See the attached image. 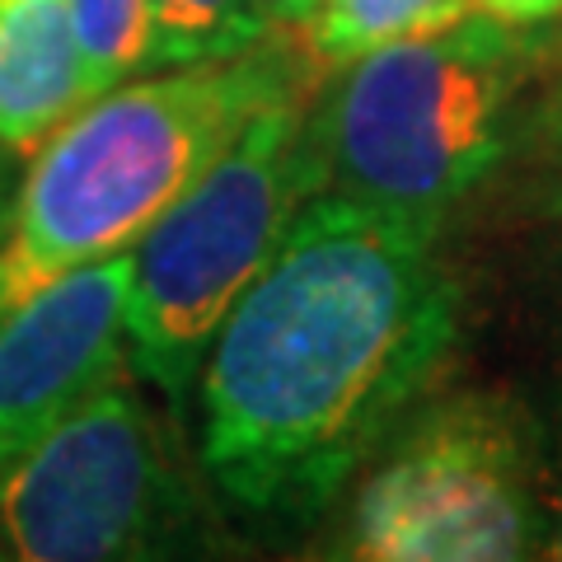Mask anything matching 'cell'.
Here are the masks:
<instances>
[{
	"label": "cell",
	"instance_id": "9a60e30c",
	"mask_svg": "<svg viewBox=\"0 0 562 562\" xmlns=\"http://www.w3.org/2000/svg\"><path fill=\"white\" fill-rule=\"evenodd\" d=\"M549 558H562V487H558V502H553V535H549Z\"/></svg>",
	"mask_w": 562,
	"mask_h": 562
},
{
	"label": "cell",
	"instance_id": "8992f818",
	"mask_svg": "<svg viewBox=\"0 0 562 562\" xmlns=\"http://www.w3.org/2000/svg\"><path fill=\"white\" fill-rule=\"evenodd\" d=\"M539 506L516 427L492 403L431 408L361 483L347 558L506 562L535 553Z\"/></svg>",
	"mask_w": 562,
	"mask_h": 562
},
{
	"label": "cell",
	"instance_id": "6da1fadb",
	"mask_svg": "<svg viewBox=\"0 0 562 562\" xmlns=\"http://www.w3.org/2000/svg\"><path fill=\"white\" fill-rule=\"evenodd\" d=\"M436 221L314 192L216 328L202 464L254 516H314L441 366L454 286Z\"/></svg>",
	"mask_w": 562,
	"mask_h": 562
},
{
	"label": "cell",
	"instance_id": "4fadbf2b",
	"mask_svg": "<svg viewBox=\"0 0 562 562\" xmlns=\"http://www.w3.org/2000/svg\"><path fill=\"white\" fill-rule=\"evenodd\" d=\"M314 10H319V0H262V14H268L272 29H295L301 33L314 20Z\"/></svg>",
	"mask_w": 562,
	"mask_h": 562
},
{
	"label": "cell",
	"instance_id": "30bf717a",
	"mask_svg": "<svg viewBox=\"0 0 562 562\" xmlns=\"http://www.w3.org/2000/svg\"><path fill=\"white\" fill-rule=\"evenodd\" d=\"M469 10L473 0H319L305 33H310V52L319 61L347 66L351 57L375 52L384 43L446 29L464 20Z\"/></svg>",
	"mask_w": 562,
	"mask_h": 562
},
{
	"label": "cell",
	"instance_id": "ac0fdd59",
	"mask_svg": "<svg viewBox=\"0 0 562 562\" xmlns=\"http://www.w3.org/2000/svg\"><path fill=\"white\" fill-rule=\"evenodd\" d=\"M0 558H5V553H0Z\"/></svg>",
	"mask_w": 562,
	"mask_h": 562
},
{
	"label": "cell",
	"instance_id": "8fae6325",
	"mask_svg": "<svg viewBox=\"0 0 562 562\" xmlns=\"http://www.w3.org/2000/svg\"><path fill=\"white\" fill-rule=\"evenodd\" d=\"M66 10L76 24L90 99L146 66V0H66Z\"/></svg>",
	"mask_w": 562,
	"mask_h": 562
},
{
	"label": "cell",
	"instance_id": "2e32d148",
	"mask_svg": "<svg viewBox=\"0 0 562 562\" xmlns=\"http://www.w3.org/2000/svg\"><path fill=\"white\" fill-rule=\"evenodd\" d=\"M549 132H553V146H558V155H562V85H558V94H553V103H549Z\"/></svg>",
	"mask_w": 562,
	"mask_h": 562
},
{
	"label": "cell",
	"instance_id": "52a82bcc",
	"mask_svg": "<svg viewBox=\"0 0 562 562\" xmlns=\"http://www.w3.org/2000/svg\"><path fill=\"white\" fill-rule=\"evenodd\" d=\"M127 277L132 249L70 268L0 310V469L122 375Z\"/></svg>",
	"mask_w": 562,
	"mask_h": 562
},
{
	"label": "cell",
	"instance_id": "5b68a950",
	"mask_svg": "<svg viewBox=\"0 0 562 562\" xmlns=\"http://www.w3.org/2000/svg\"><path fill=\"white\" fill-rule=\"evenodd\" d=\"M188 512L146 403L122 380L0 469V553L109 562L165 553Z\"/></svg>",
	"mask_w": 562,
	"mask_h": 562
},
{
	"label": "cell",
	"instance_id": "7a4b0ae2",
	"mask_svg": "<svg viewBox=\"0 0 562 562\" xmlns=\"http://www.w3.org/2000/svg\"><path fill=\"white\" fill-rule=\"evenodd\" d=\"M291 85L286 57L249 47L85 99L20 173L0 235V310L70 268L136 249L239 122Z\"/></svg>",
	"mask_w": 562,
	"mask_h": 562
},
{
	"label": "cell",
	"instance_id": "ba28073f",
	"mask_svg": "<svg viewBox=\"0 0 562 562\" xmlns=\"http://www.w3.org/2000/svg\"><path fill=\"white\" fill-rule=\"evenodd\" d=\"M85 99L66 0H0V146L33 155Z\"/></svg>",
	"mask_w": 562,
	"mask_h": 562
},
{
	"label": "cell",
	"instance_id": "277c9868",
	"mask_svg": "<svg viewBox=\"0 0 562 562\" xmlns=\"http://www.w3.org/2000/svg\"><path fill=\"white\" fill-rule=\"evenodd\" d=\"M314 192L310 109L291 85L258 103L183 198L140 235L127 277V342L165 398L188 394L225 314L268 268Z\"/></svg>",
	"mask_w": 562,
	"mask_h": 562
},
{
	"label": "cell",
	"instance_id": "5bb4252c",
	"mask_svg": "<svg viewBox=\"0 0 562 562\" xmlns=\"http://www.w3.org/2000/svg\"><path fill=\"white\" fill-rule=\"evenodd\" d=\"M20 160L10 146H0V235H5V221H10V202H14V188H20Z\"/></svg>",
	"mask_w": 562,
	"mask_h": 562
},
{
	"label": "cell",
	"instance_id": "9c48e42d",
	"mask_svg": "<svg viewBox=\"0 0 562 562\" xmlns=\"http://www.w3.org/2000/svg\"><path fill=\"white\" fill-rule=\"evenodd\" d=\"M262 0H146V66L239 57L268 38Z\"/></svg>",
	"mask_w": 562,
	"mask_h": 562
},
{
	"label": "cell",
	"instance_id": "3957f363",
	"mask_svg": "<svg viewBox=\"0 0 562 562\" xmlns=\"http://www.w3.org/2000/svg\"><path fill=\"white\" fill-rule=\"evenodd\" d=\"M520 57L512 24L469 10L338 66L310 109L319 192L441 225L502 160Z\"/></svg>",
	"mask_w": 562,
	"mask_h": 562
},
{
	"label": "cell",
	"instance_id": "e0dca14e",
	"mask_svg": "<svg viewBox=\"0 0 562 562\" xmlns=\"http://www.w3.org/2000/svg\"><path fill=\"white\" fill-rule=\"evenodd\" d=\"M558 20H562V14H558ZM558 47H562V33H558Z\"/></svg>",
	"mask_w": 562,
	"mask_h": 562
},
{
	"label": "cell",
	"instance_id": "7c38bea8",
	"mask_svg": "<svg viewBox=\"0 0 562 562\" xmlns=\"http://www.w3.org/2000/svg\"><path fill=\"white\" fill-rule=\"evenodd\" d=\"M473 10L492 14V20L512 24V29H530V24H549L562 14V0H473Z\"/></svg>",
	"mask_w": 562,
	"mask_h": 562
}]
</instances>
